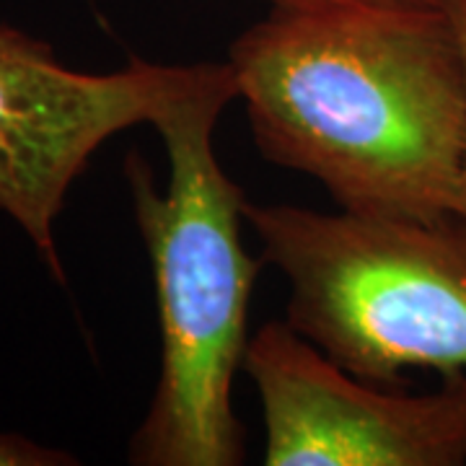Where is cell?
I'll return each instance as SVG.
<instances>
[{
	"label": "cell",
	"mask_w": 466,
	"mask_h": 466,
	"mask_svg": "<svg viewBox=\"0 0 466 466\" xmlns=\"http://www.w3.org/2000/svg\"><path fill=\"white\" fill-rule=\"evenodd\" d=\"M262 158L339 210L443 220L466 137V60L441 3L269 8L228 47Z\"/></svg>",
	"instance_id": "1"
},
{
	"label": "cell",
	"mask_w": 466,
	"mask_h": 466,
	"mask_svg": "<svg viewBox=\"0 0 466 466\" xmlns=\"http://www.w3.org/2000/svg\"><path fill=\"white\" fill-rule=\"evenodd\" d=\"M236 99L228 63H198L192 84L153 122L167 150V189H158L140 153L125 161L161 329L158 383L130 438V464L244 461L233 379L249 348L247 319L259 262L241 238L244 189L226 174L213 140L218 116Z\"/></svg>",
	"instance_id": "2"
},
{
	"label": "cell",
	"mask_w": 466,
	"mask_h": 466,
	"mask_svg": "<svg viewBox=\"0 0 466 466\" xmlns=\"http://www.w3.org/2000/svg\"><path fill=\"white\" fill-rule=\"evenodd\" d=\"M262 259L288 283L285 321L379 386L407 368L466 373V223L247 202Z\"/></svg>",
	"instance_id": "3"
},
{
	"label": "cell",
	"mask_w": 466,
	"mask_h": 466,
	"mask_svg": "<svg viewBox=\"0 0 466 466\" xmlns=\"http://www.w3.org/2000/svg\"><path fill=\"white\" fill-rule=\"evenodd\" d=\"M198 63L133 57L115 73H81L45 39L0 24V210L63 283L55 220L91 156L116 133L150 125L192 84Z\"/></svg>",
	"instance_id": "4"
},
{
	"label": "cell",
	"mask_w": 466,
	"mask_h": 466,
	"mask_svg": "<svg viewBox=\"0 0 466 466\" xmlns=\"http://www.w3.org/2000/svg\"><path fill=\"white\" fill-rule=\"evenodd\" d=\"M267 466H464L466 373L425 394L386 391L337 366L288 321L249 337Z\"/></svg>",
	"instance_id": "5"
},
{
	"label": "cell",
	"mask_w": 466,
	"mask_h": 466,
	"mask_svg": "<svg viewBox=\"0 0 466 466\" xmlns=\"http://www.w3.org/2000/svg\"><path fill=\"white\" fill-rule=\"evenodd\" d=\"M81 459L63 449L36 443L21 433L0 431V466H76Z\"/></svg>",
	"instance_id": "6"
},
{
	"label": "cell",
	"mask_w": 466,
	"mask_h": 466,
	"mask_svg": "<svg viewBox=\"0 0 466 466\" xmlns=\"http://www.w3.org/2000/svg\"><path fill=\"white\" fill-rule=\"evenodd\" d=\"M441 5L446 8L451 24L456 29L459 45L464 52L466 60V0H441ZM453 218L466 223V137H464V156H461V168H459V182H456V192H453Z\"/></svg>",
	"instance_id": "7"
},
{
	"label": "cell",
	"mask_w": 466,
	"mask_h": 466,
	"mask_svg": "<svg viewBox=\"0 0 466 466\" xmlns=\"http://www.w3.org/2000/svg\"><path fill=\"white\" fill-rule=\"evenodd\" d=\"M269 8H321V5H342V3H441V0H262Z\"/></svg>",
	"instance_id": "8"
}]
</instances>
